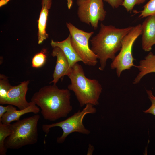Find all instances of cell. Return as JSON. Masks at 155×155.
<instances>
[{"label":"cell","mask_w":155,"mask_h":155,"mask_svg":"<svg viewBox=\"0 0 155 155\" xmlns=\"http://www.w3.org/2000/svg\"><path fill=\"white\" fill-rule=\"evenodd\" d=\"M71 96L69 89H59L53 84L41 88L31 100L40 108L45 120L54 121L66 117L72 111Z\"/></svg>","instance_id":"obj_1"},{"label":"cell","mask_w":155,"mask_h":155,"mask_svg":"<svg viewBox=\"0 0 155 155\" xmlns=\"http://www.w3.org/2000/svg\"><path fill=\"white\" fill-rule=\"evenodd\" d=\"M133 27L120 28L101 24L98 33L90 40L91 49L99 60V70H104L108 59L113 60L115 58L121 49L123 39Z\"/></svg>","instance_id":"obj_2"},{"label":"cell","mask_w":155,"mask_h":155,"mask_svg":"<svg viewBox=\"0 0 155 155\" xmlns=\"http://www.w3.org/2000/svg\"><path fill=\"white\" fill-rule=\"evenodd\" d=\"M67 76L71 82L68 89L74 92L81 107L88 104H99L102 86L98 80L86 77L81 65L77 63L71 67Z\"/></svg>","instance_id":"obj_3"},{"label":"cell","mask_w":155,"mask_h":155,"mask_svg":"<svg viewBox=\"0 0 155 155\" xmlns=\"http://www.w3.org/2000/svg\"><path fill=\"white\" fill-rule=\"evenodd\" d=\"M40 118L39 115L35 114L11 124L12 132L5 140L6 148L18 149L36 144L38 140L37 125Z\"/></svg>","instance_id":"obj_4"},{"label":"cell","mask_w":155,"mask_h":155,"mask_svg":"<svg viewBox=\"0 0 155 155\" xmlns=\"http://www.w3.org/2000/svg\"><path fill=\"white\" fill-rule=\"evenodd\" d=\"M94 106L91 104H87L82 111L79 110L63 121L51 124L43 125L42 129L44 132L47 134L51 128L56 127H61L63 133L60 137L57 138V142L59 144L63 143L67 137L73 133L78 132L85 135H88L90 132L85 128L83 121L86 115L96 113L97 110Z\"/></svg>","instance_id":"obj_5"},{"label":"cell","mask_w":155,"mask_h":155,"mask_svg":"<svg viewBox=\"0 0 155 155\" xmlns=\"http://www.w3.org/2000/svg\"><path fill=\"white\" fill-rule=\"evenodd\" d=\"M141 34V24H139L133 26L123 39L119 52L111 64V68L116 70L118 77L123 71L129 69L133 66L136 67L133 63L132 50L134 42Z\"/></svg>","instance_id":"obj_6"},{"label":"cell","mask_w":155,"mask_h":155,"mask_svg":"<svg viewBox=\"0 0 155 155\" xmlns=\"http://www.w3.org/2000/svg\"><path fill=\"white\" fill-rule=\"evenodd\" d=\"M66 26L71 36V45L75 52L85 64L95 66L98 57L89 46V40L94 32H87L77 28L71 23H66Z\"/></svg>","instance_id":"obj_7"},{"label":"cell","mask_w":155,"mask_h":155,"mask_svg":"<svg viewBox=\"0 0 155 155\" xmlns=\"http://www.w3.org/2000/svg\"><path fill=\"white\" fill-rule=\"evenodd\" d=\"M76 3L80 21L96 29L99 22L104 21L106 16L103 0H77Z\"/></svg>","instance_id":"obj_8"},{"label":"cell","mask_w":155,"mask_h":155,"mask_svg":"<svg viewBox=\"0 0 155 155\" xmlns=\"http://www.w3.org/2000/svg\"><path fill=\"white\" fill-rule=\"evenodd\" d=\"M29 83L28 80L21 82L19 85L11 87L7 95L6 104L15 106L19 109H22L28 106L31 102H28L26 95Z\"/></svg>","instance_id":"obj_9"},{"label":"cell","mask_w":155,"mask_h":155,"mask_svg":"<svg viewBox=\"0 0 155 155\" xmlns=\"http://www.w3.org/2000/svg\"><path fill=\"white\" fill-rule=\"evenodd\" d=\"M142 47L146 52H149L155 44V15L146 18L141 24Z\"/></svg>","instance_id":"obj_10"},{"label":"cell","mask_w":155,"mask_h":155,"mask_svg":"<svg viewBox=\"0 0 155 155\" xmlns=\"http://www.w3.org/2000/svg\"><path fill=\"white\" fill-rule=\"evenodd\" d=\"M51 55L56 57L57 60L53 75V80L50 83L56 84L59 79L67 75L71 67L67 58L59 48L53 47Z\"/></svg>","instance_id":"obj_11"},{"label":"cell","mask_w":155,"mask_h":155,"mask_svg":"<svg viewBox=\"0 0 155 155\" xmlns=\"http://www.w3.org/2000/svg\"><path fill=\"white\" fill-rule=\"evenodd\" d=\"M50 44L53 48L57 47L62 51L68 60L70 67L79 62L82 61L71 45L70 34L65 39L61 41H55L52 40Z\"/></svg>","instance_id":"obj_12"},{"label":"cell","mask_w":155,"mask_h":155,"mask_svg":"<svg viewBox=\"0 0 155 155\" xmlns=\"http://www.w3.org/2000/svg\"><path fill=\"white\" fill-rule=\"evenodd\" d=\"M136 67L139 72L133 82V84L138 83L146 75L155 73V54L150 52L144 59L140 60L139 64Z\"/></svg>","instance_id":"obj_13"},{"label":"cell","mask_w":155,"mask_h":155,"mask_svg":"<svg viewBox=\"0 0 155 155\" xmlns=\"http://www.w3.org/2000/svg\"><path fill=\"white\" fill-rule=\"evenodd\" d=\"M40 111V109L38 106L31 101L30 105L26 108L18 110L16 109L5 113L0 119V121L4 124H9L13 121L19 120L20 117L25 114L30 113L37 114Z\"/></svg>","instance_id":"obj_14"},{"label":"cell","mask_w":155,"mask_h":155,"mask_svg":"<svg viewBox=\"0 0 155 155\" xmlns=\"http://www.w3.org/2000/svg\"><path fill=\"white\" fill-rule=\"evenodd\" d=\"M48 12V9L45 7H42L38 21V43L39 44H41L48 37L46 30Z\"/></svg>","instance_id":"obj_15"},{"label":"cell","mask_w":155,"mask_h":155,"mask_svg":"<svg viewBox=\"0 0 155 155\" xmlns=\"http://www.w3.org/2000/svg\"><path fill=\"white\" fill-rule=\"evenodd\" d=\"M12 132L11 124H6L0 121V155H6L7 149L5 145L6 139Z\"/></svg>","instance_id":"obj_16"},{"label":"cell","mask_w":155,"mask_h":155,"mask_svg":"<svg viewBox=\"0 0 155 155\" xmlns=\"http://www.w3.org/2000/svg\"><path fill=\"white\" fill-rule=\"evenodd\" d=\"M11 86L9 82L8 78L5 75L0 74V104H6L7 95Z\"/></svg>","instance_id":"obj_17"},{"label":"cell","mask_w":155,"mask_h":155,"mask_svg":"<svg viewBox=\"0 0 155 155\" xmlns=\"http://www.w3.org/2000/svg\"><path fill=\"white\" fill-rule=\"evenodd\" d=\"M139 17L143 18L155 15V0H150L143 7V9L140 12Z\"/></svg>","instance_id":"obj_18"},{"label":"cell","mask_w":155,"mask_h":155,"mask_svg":"<svg viewBox=\"0 0 155 155\" xmlns=\"http://www.w3.org/2000/svg\"><path fill=\"white\" fill-rule=\"evenodd\" d=\"M46 50L42 51L35 54L32 59V66L38 68L43 66L45 64L46 59Z\"/></svg>","instance_id":"obj_19"},{"label":"cell","mask_w":155,"mask_h":155,"mask_svg":"<svg viewBox=\"0 0 155 155\" xmlns=\"http://www.w3.org/2000/svg\"><path fill=\"white\" fill-rule=\"evenodd\" d=\"M146 0H124L122 6L128 12L131 13L134 6L143 3Z\"/></svg>","instance_id":"obj_20"},{"label":"cell","mask_w":155,"mask_h":155,"mask_svg":"<svg viewBox=\"0 0 155 155\" xmlns=\"http://www.w3.org/2000/svg\"><path fill=\"white\" fill-rule=\"evenodd\" d=\"M148 98L151 102L150 106L147 109L143 111L146 113H150L155 116V96L153 95L151 90H146Z\"/></svg>","instance_id":"obj_21"},{"label":"cell","mask_w":155,"mask_h":155,"mask_svg":"<svg viewBox=\"0 0 155 155\" xmlns=\"http://www.w3.org/2000/svg\"><path fill=\"white\" fill-rule=\"evenodd\" d=\"M17 109L13 105L8 104L6 106L0 105V119L1 118L4 114L9 111H12Z\"/></svg>","instance_id":"obj_22"},{"label":"cell","mask_w":155,"mask_h":155,"mask_svg":"<svg viewBox=\"0 0 155 155\" xmlns=\"http://www.w3.org/2000/svg\"><path fill=\"white\" fill-rule=\"evenodd\" d=\"M107 2L113 8H117L122 6L124 0H103Z\"/></svg>","instance_id":"obj_23"},{"label":"cell","mask_w":155,"mask_h":155,"mask_svg":"<svg viewBox=\"0 0 155 155\" xmlns=\"http://www.w3.org/2000/svg\"><path fill=\"white\" fill-rule=\"evenodd\" d=\"M42 7H45L49 9L52 5V0H42Z\"/></svg>","instance_id":"obj_24"},{"label":"cell","mask_w":155,"mask_h":155,"mask_svg":"<svg viewBox=\"0 0 155 155\" xmlns=\"http://www.w3.org/2000/svg\"><path fill=\"white\" fill-rule=\"evenodd\" d=\"M94 149V147L90 144L89 145L87 155H92Z\"/></svg>","instance_id":"obj_25"},{"label":"cell","mask_w":155,"mask_h":155,"mask_svg":"<svg viewBox=\"0 0 155 155\" xmlns=\"http://www.w3.org/2000/svg\"><path fill=\"white\" fill-rule=\"evenodd\" d=\"M68 8L70 9L71 7L73 4V0H67Z\"/></svg>","instance_id":"obj_26"},{"label":"cell","mask_w":155,"mask_h":155,"mask_svg":"<svg viewBox=\"0 0 155 155\" xmlns=\"http://www.w3.org/2000/svg\"><path fill=\"white\" fill-rule=\"evenodd\" d=\"M10 0H0V7H1L3 5L6 4Z\"/></svg>","instance_id":"obj_27"}]
</instances>
